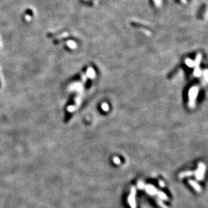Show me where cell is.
<instances>
[{
	"label": "cell",
	"instance_id": "5b68a950",
	"mask_svg": "<svg viewBox=\"0 0 208 208\" xmlns=\"http://www.w3.org/2000/svg\"><path fill=\"white\" fill-rule=\"evenodd\" d=\"M26 14H28V15H30V16H32V14H33L32 10H31V9H29L26 10Z\"/></svg>",
	"mask_w": 208,
	"mask_h": 208
},
{
	"label": "cell",
	"instance_id": "8992f818",
	"mask_svg": "<svg viewBox=\"0 0 208 208\" xmlns=\"http://www.w3.org/2000/svg\"><path fill=\"white\" fill-rule=\"evenodd\" d=\"M114 160H115V163L119 164V162H119V160L118 158H115V159H114Z\"/></svg>",
	"mask_w": 208,
	"mask_h": 208
},
{
	"label": "cell",
	"instance_id": "3957f363",
	"mask_svg": "<svg viewBox=\"0 0 208 208\" xmlns=\"http://www.w3.org/2000/svg\"><path fill=\"white\" fill-rule=\"evenodd\" d=\"M189 183L191 184V185L193 186V187L194 188H195V190H197V191H200V190H201V189H200V187H199V184H198L197 183H196L195 182L191 181V180H189Z\"/></svg>",
	"mask_w": 208,
	"mask_h": 208
},
{
	"label": "cell",
	"instance_id": "52a82bcc",
	"mask_svg": "<svg viewBox=\"0 0 208 208\" xmlns=\"http://www.w3.org/2000/svg\"><path fill=\"white\" fill-rule=\"evenodd\" d=\"M1 87V79H0V88Z\"/></svg>",
	"mask_w": 208,
	"mask_h": 208
},
{
	"label": "cell",
	"instance_id": "277c9868",
	"mask_svg": "<svg viewBox=\"0 0 208 208\" xmlns=\"http://www.w3.org/2000/svg\"><path fill=\"white\" fill-rule=\"evenodd\" d=\"M193 174V173H192V172H184V173L180 174V178H181V177L182 178V177H184V176H189V175H191V174Z\"/></svg>",
	"mask_w": 208,
	"mask_h": 208
},
{
	"label": "cell",
	"instance_id": "6da1fadb",
	"mask_svg": "<svg viewBox=\"0 0 208 208\" xmlns=\"http://www.w3.org/2000/svg\"><path fill=\"white\" fill-rule=\"evenodd\" d=\"M135 190L133 189L132 191H131V194L129 197V202L131 205V207L132 208H135Z\"/></svg>",
	"mask_w": 208,
	"mask_h": 208
},
{
	"label": "cell",
	"instance_id": "7a4b0ae2",
	"mask_svg": "<svg viewBox=\"0 0 208 208\" xmlns=\"http://www.w3.org/2000/svg\"><path fill=\"white\" fill-rule=\"evenodd\" d=\"M203 171H204V166L203 164L202 165V164H201L199 166V170H198L197 173V176L199 178V179H201V177L202 176H203Z\"/></svg>",
	"mask_w": 208,
	"mask_h": 208
}]
</instances>
